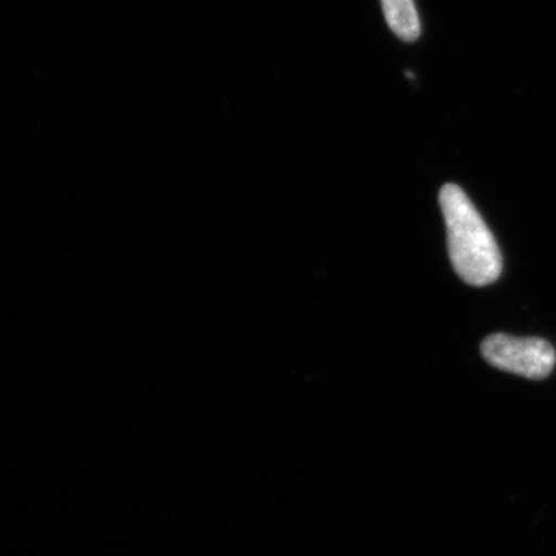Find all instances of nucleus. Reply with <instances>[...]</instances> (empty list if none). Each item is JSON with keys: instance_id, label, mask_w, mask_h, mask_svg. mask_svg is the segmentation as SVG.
Returning a JSON list of instances; mask_svg holds the SVG:
<instances>
[{"instance_id": "7ed1b4c3", "label": "nucleus", "mask_w": 556, "mask_h": 556, "mask_svg": "<svg viewBox=\"0 0 556 556\" xmlns=\"http://www.w3.org/2000/svg\"><path fill=\"white\" fill-rule=\"evenodd\" d=\"M383 16L390 30L404 42H415L420 38L419 14L415 0H380Z\"/></svg>"}, {"instance_id": "f03ea898", "label": "nucleus", "mask_w": 556, "mask_h": 556, "mask_svg": "<svg viewBox=\"0 0 556 556\" xmlns=\"http://www.w3.org/2000/svg\"><path fill=\"white\" fill-rule=\"evenodd\" d=\"M482 356L493 367L527 379H544L555 367L554 346L543 339L493 334L482 342Z\"/></svg>"}, {"instance_id": "f257e3e1", "label": "nucleus", "mask_w": 556, "mask_h": 556, "mask_svg": "<svg viewBox=\"0 0 556 556\" xmlns=\"http://www.w3.org/2000/svg\"><path fill=\"white\" fill-rule=\"evenodd\" d=\"M439 203L447 226L450 260L457 276L473 287L493 283L503 273V257L477 207L456 185L441 189Z\"/></svg>"}]
</instances>
